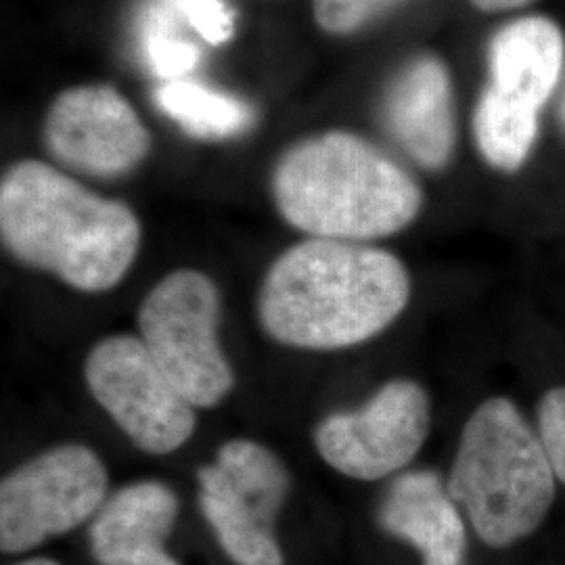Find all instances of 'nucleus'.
I'll use <instances>...</instances> for the list:
<instances>
[{
	"instance_id": "nucleus-1",
	"label": "nucleus",
	"mask_w": 565,
	"mask_h": 565,
	"mask_svg": "<svg viewBox=\"0 0 565 565\" xmlns=\"http://www.w3.org/2000/svg\"><path fill=\"white\" fill-rule=\"evenodd\" d=\"M411 298L404 264L363 243L319 239L289 247L264 277L258 319L275 342L331 352L369 342Z\"/></svg>"
},
{
	"instance_id": "nucleus-14",
	"label": "nucleus",
	"mask_w": 565,
	"mask_h": 565,
	"mask_svg": "<svg viewBox=\"0 0 565 565\" xmlns=\"http://www.w3.org/2000/svg\"><path fill=\"white\" fill-rule=\"evenodd\" d=\"M562 30L545 18H524L505 25L490 44L492 88L541 109L562 81Z\"/></svg>"
},
{
	"instance_id": "nucleus-21",
	"label": "nucleus",
	"mask_w": 565,
	"mask_h": 565,
	"mask_svg": "<svg viewBox=\"0 0 565 565\" xmlns=\"http://www.w3.org/2000/svg\"><path fill=\"white\" fill-rule=\"evenodd\" d=\"M471 2L482 11H509V9H520L532 0H471Z\"/></svg>"
},
{
	"instance_id": "nucleus-5",
	"label": "nucleus",
	"mask_w": 565,
	"mask_h": 565,
	"mask_svg": "<svg viewBox=\"0 0 565 565\" xmlns=\"http://www.w3.org/2000/svg\"><path fill=\"white\" fill-rule=\"evenodd\" d=\"M221 294L198 270H174L139 308V340L195 408L223 403L235 385L221 338Z\"/></svg>"
},
{
	"instance_id": "nucleus-16",
	"label": "nucleus",
	"mask_w": 565,
	"mask_h": 565,
	"mask_svg": "<svg viewBox=\"0 0 565 565\" xmlns=\"http://www.w3.org/2000/svg\"><path fill=\"white\" fill-rule=\"evenodd\" d=\"M158 103L170 118L198 137H228L243 130L249 109L243 103L212 93L191 82H168L158 90Z\"/></svg>"
},
{
	"instance_id": "nucleus-18",
	"label": "nucleus",
	"mask_w": 565,
	"mask_h": 565,
	"mask_svg": "<svg viewBox=\"0 0 565 565\" xmlns=\"http://www.w3.org/2000/svg\"><path fill=\"white\" fill-rule=\"evenodd\" d=\"M539 436L555 478L565 486V387L546 392L539 404Z\"/></svg>"
},
{
	"instance_id": "nucleus-8",
	"label": "nucleus",
	"mask_w": 565,
	"mask_h": 565,
	"mask_svg": "<svg viewBox=\"0 0 565 565\" xmlns=\"http://www.w3.org/2000/svg\"><path fill=\"white\" fill-rule=\"evenodd\" d=\"M93 398L126 438L149 455H170L195 431V406L163 375L137 335L97 343L84 364Z\"/></svg>"
},
{
	"instance_id": "nucleus-3",
	"label": "nucleus",
	"mask_w": 565,
	"mask_h": 565,
	"mask_svg": "<svg viewBox=\"0 0 565 565\" xmlns=\"http://www.w3.org/2000/svg\"><path fill=\"white\" fill-rule=\"evenodd\" d=\"M282 218L319 239L361 243L403 231L422 210V189L373 145L331 132L282 156L273 177Z\"/></svg>"
},
{
	"instance_id": "nucleus-9",
	"label": "nucleus",
	"mask_w": 565,
	"mask_h": 565,
	"mask_svg": "<svg viewBox=\"0 0 565 565\" xmlns=\"http://www.w3.org/2000/svg\"><path fill=\"white\" fill-rule=\"evenodd\" d=\"M431 425L429 398L411 380H394L356 411H340L315 427L324 463L354 480H382L411 463Z\"/></svg>"
},
{
	"instance_id": "nucleus-17",
	"label": "nucleus",
	"mask_w": 565,
	"mask_h": 565,
	"mask_svg": "<svg viewBox=\"0 0 565 565\" xmlns=\"http://www.w3.org/2000/svg\"><path fill=\"white\" fill-rule=\"evenodd\" d=\"M142 44L156 74L168 81L191 72L200 61V49L174 34L168 9H160V4L147 18Z\"/></svg>"
},
{
	"instance_id": "nucleus-2",
	"label": "nucleus",
	"mask_w": 565,
	"mask_h": 565,
	"mask_svg": "<svg viewBox=\"0 0 565 565\" xmlns=\"http://www.w3.org/2000/svg\"><path fill=\"white\" fill-rule=\"evenodd\" d=\"M0 231L20 263L86 294L114 289L141 245V226L126 205L41 162H21L4 174Z\"/></svg>"
},
{
	"instance_id": "nucleus-19",
	"label": "nucleus",
	"mask_w": 565,
	"mask_h": 565,
	"mask_svg": "<svg viewBox=\"0 0 565 565\" xmlns=\"http://www.w3.org/2000/svg\"><path fill=\"white\" fill-rule=\"evenodd\" d=\"M189 21L203 41L223 44L233 34V15L221 0H166Z\"/></svg>"
},
{
	"instance_id": "nucleus-20",
	"label": "nucleus",
	"mask_w": 565,
	"mask_h": 565,
	"mask_svg": "<svg viewBox=\"0 0 565 565\" xmlns=\"http://www.w3.org/2000/svg\"><path fill=\"white\" fill-rule=\"evenodd\" d=\"M390 2L392 0H315V18L327 32L345 34L361 28Z\"/></svg>"
},
{
	"instance_id": "nucleus-12",
	"label": "nucleus",
	"mask_w": 565,
	"mask_h": 565,
	"mask_svg": "<svg viewBox=\"0 0 565 565\" xmlns=\"http://www.w3.org/2000/svg\"><path fill=\"white\" fill-rule=\"evenodd\" d=\"M380 524L415 546L424 565H465L463 518L434 471L398 476L385 492Z\"/></svg>"
},
{
	"instance_id": "nucleus-6",
	"label": "nucleus",
	"mask_w": 565,
	"mask_h": 565,
	"mask_svg": "<svg viewBox=\"0 0 565 565\" xmlns=\"http://www.w3.org/2000/svg\"><path fill=\"white\" fill-rule=\"evenodd\" d=\"M200 505L224 553L237 565H282L275 518L289 494V471L266 446L224 443L198 471Z\"/></svg>"
},
{
	"instance_id": "nucleus-4",
	"label": "nucleus",
	"mask_w": 565,
	"mask_h": 565,
	"mask_svg": "<svg viewBox=\"0 0 565 565\" xmlns=\"http://www.w3.org/2000/svg\"><path fill=\"white\" fill-rule=\"evenodd\" d=\"M555 480L541 436L497 396L467 419L446 488L486 545L501 548L545 522Z\"/></svg>"
},
{
	"instance_id": "nucleus-7",
	"label": "nucleus",
	"mask_w": 565,
	"mask_h": 565,
	"mask_svg": "<svg viewBox=\"0 0 565 565\" xmlns=\"http://www.w3.org/2000/svg\"><path fill=\"white\" fill-rule=\"evenodd\" d=\"M107 501V469L84 445H60L0 484V546L23 553L95 518Z\"/></svg>"
},
{
	"instance_id": "nucleus-13",
	"label": "nucleus",
	"mask_w": 565,
	"mask_h": 565,
	"mask_svg": "<svg viewBox=\"0 0 565 565\" xmlns=\"http://www.w3.org/2000/svg\"><path fill=\"white\" fill-rule=\"evenodd\" d=\"M385 121L406 153L425 168H443L455 147L452 97L445 65L413 61L394 82L385 102Z\"/></svg>"
},
{
	"instance_id": "nucleus-11",
	"label": "nucleus",
	"mask_w": 565,
	"mask_h": 565,
	"mask_svg": "<svg viewBox=\"0 0 565 565\" xmlns=\"http://www.w3.org/2000/svg\"><path fill=\"white\" fill-rule=\"evenodd\" d=\"M179 499L156 480L124 486L90 524V551L102 565H179L163 548Z\"/></svg>"
},
{
	"instance_id": "nucleus-23",
	"label": "nucleus",
	"mask_w": 565,
	"mask_h": 565,
	"mask_svg": "<svg viewBox=\"0 0 565 565\" xmlns=\"http://www.w3.org/2000/svg\"><path fill=\"white\" fill-rule=\"evenodd\" d=\"M18 565H60L55 564V562H51V559H42V557H36V559H28V562H21Z\"/></svg>"
},
{
	"instance_id": "nucleus-15",
	"label": "nucleus",
	"mask_w": 565,
	"mask_h": 565,
	"mask_svg": "<svg viewBox=\"0 0 565 565\" xmlns=\"http://www.w3.org/2000/svg\"><path fill=\"white\" fill-rule=\"evenodd\" d=\"M539 130V109L515 102L492 86L473 116L476 141L486 162L499 170H518L532 151Z\"/></svg>"
},
{
	"instance_id": "nucleus-22",
	"label": "nucleus",
	"mask_w": 565,
	"mask_h": 565,
	"mask_svg": "<svg viewBox=\"0 0 565 565\" xmlns=\"http://www.w3.org/2000/svg\"><path fill=\"white\" fill-rule=\"evenodd\" d=\"M557 116H559V124L564 126L565 130V76L559 88V97H557Z\"/></svg>"
},
{
	"instance_id": "nucleus-10",
	"label": "nucleus",
	"mask_w": 565,
	"mask_h": 565,
	"mask_svg": "<svg viewBox=\"0 0 565 565\" xmlns=\"http://www.w3.org/2000/svg\"><path fill=\"white\" fill-rule=\"evenodd\" d=\"M44 142L60 162L93 177L130 172L149 151L135 109L109 86L72 88L53 103Z\"/></svg>"
}]
</instances>
